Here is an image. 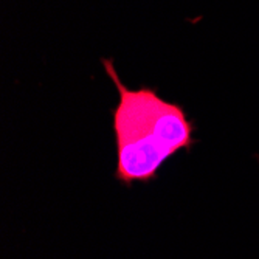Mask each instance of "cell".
<instances>
[{"label": "cell", "mask_w": 259, "mask_h": 259, "mask_svg": "<svg viewBox=\"0 0 259 259\" xmlns=\"http://www.w3.org/2000/svg\"><path fill=\"white\" fill-rule=\"evenodd\" d=\"M106 73L118 90V104L112 109L116 148L115 179L126 188L148 185L176 154L190 152L196 145V123L183 106L163 100L157 89H129L116 73L112 59H101Z\"/></svg>", "instance_id": "obj_1"}]
</instances>
